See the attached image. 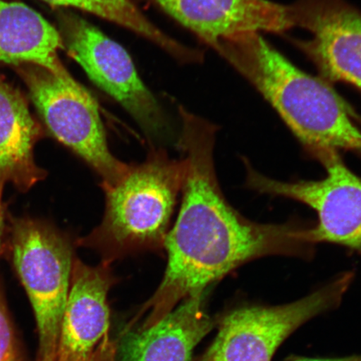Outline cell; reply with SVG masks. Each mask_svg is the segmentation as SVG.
I'll list each match as a JSON object with an SVG mask.
<instances>
[{"label":"cell","mask_w":361,"mask_h":361,"mask_svg":"<svg viewBox=\"0 0 361 361\" xmlns=\"http://www.w3.org/2000/svg\"><path fill=\"white\" fill-rule=\"evenodd\" d=\"M0 361H20L15 332L0 286Z\"/></svg>","instance_id":"obj_16"},{"label":"cell","mask_w":361,"mask_h":361,"mask_svg":"<svg viewBox=\"0 0 361 361\" xmlns=\"http://www.w3.org/2000/svg\"><path fill=\"white\" fill-rule=\"evenodd\" d=\"M173 18L216 52L247 32L282 33L293 27L290 7L269 0H142Z\"/></svg>","instance_id":"obj_10"},{"label":"cell","mask_w":361,"mask_h":361,"mask_svg":"<svg viewBox=\"0 0 361 361\" xmlns=\"http://www.w3.org/2000/svg\"><path fill=\"white\" fill-rule=\"evenodd\" d=\"M257 32L238 34L216 53L259 90L304 144L361 154L353 113L326 81L293 66Z\"/></svg>","instance_id":"obj_2"},{"label":"cell","mask_w":361,"mask_h":361,"mask_svg":"<svg viewBox=\"0 0 361 361\" xmlns=\"http://www.w3.org/2000/svg\"><path fill=\"white\" fill-rule=\"evenodd\" d=\"M13 266L34 310L39 331L36 361H56L63 314L69 295L73 245L66 234L43 221L13 219Z\"/></svg>","instance_id":"obj_4"},{"label":"cell","mask_w":361,"mask_h":361,"mask_svg":"<svg viewBox=\"0 0 361 361\" xmlns=\"http://www.w3.org/2000/svg\"><path fill=\"white\" fill-rule=\"evenodd\" d=\"M117 355V345L109 338L104 341L89 361H115Z\"/></svg>","instance_id":"obj_17"},{"label":"cell","mask_w":361,"mask_h":361,"mask_svg":"<svg viewBox=\"0 0 361 361\" xmlns=\"http://www.w3.org/2000/svg\"><path fill=\"white\" fill-rule=\"evenodd\" d=\"M4 184V183L3 182V180L0 179V251H1L4 230V214L2 205V189Z\"/></svg>","instance_id":"obj_18"},{"label":"cell","mask_w":361,"mask_h":361,"mask_svg":"<svg viewBox=\"0 0 361 361\" xmlns=\"http://www.w3.org/2000/svg\"><path fill=\"white\" fill-rule=\"evenodd\" d=\"M64 48L60 32L38 12L24 4L0 0V62L70 75L58 57Z\"/></svg>","instance_id":"obj_14"},{"label":"cell","mask_w":361,"mask_h":361,"mask_svg":"<svg viewBox=\"0 0 361 361\" xmlns=\"http://www.w3.org/2000/svg\"><path fill=\"white\" fill-rule=\"evenodd\" d=\"M183 159L152 148L141 164L105 191L106 210L100 225L78 241L111 264L126 257L165 247L171 216L185 178Z\"/></svg>","instance_id":"obj_3"},{"label":"cell","mask_w":361,"mask_h":361,"mask_svg":"<svg viewBox=\"0 0 361 361\" xmlns=\"http://www.w3.org/2000/svg\"><path fill=\"white\" fill-rule=\"evenodd\" d=\"M40 135L25 98L0 76V179L4 183L25 192L47 177L34 158Z\"/></svg>","instance_id":"obj_13"},{"label":"cell","mask_w":361,"mask_h":361,"mask_svg":"<svg viewBox=\"0 0 361 361\" xmlns=\"http://www.w3.org/2000/svg\"><path fill=\"white\" fill-rule=\"evenodd\" d=\"M293 361H361V355L350 356V357L334 360L300 359Z\"/></svg>","instance_id":"obj_19"},{"label":"cell","mask_w":361,"mask_h":361,"mask_svg":"<svg viewBox=\"0 0 361 361\" xmlns=\"http://www.w3.org/2000/svg\"><path fill=\"white\" fill-rule=\"evenodd\" d=\"M293 27L311 35L300 47L329 80L361 90V11L345 0H296Z\"/></svg>","instance_id":"obj_9"},{"label":"cell","mask_w":361,"mask_h":361,"mask_svg":"<svg viewBox=\"0 0 361 361\" xmlns=\"http://www.w3.org/2000/svg\"><path fill=\"white\" fill-rule=\"evenodd\" d=\"M353 279L346 274L304 299L275 307L248 306L221 320L215 341L196 361H271L297 328L340 305Z\"/></svg>","instance_id":"obj_6"},{"label":"cell","mask_w":361,"mask_h":361,"mask_svg":"<svg viewBox=\"0 0 361 361\" xmlns=\"http://www.w3.org/2000/svg\"><path fill=\"white\" fill-rule=\"evenodd\" d=\"M53 6L73 8L132 31L168 53L176 61L187 56L186 45L153 24L133 0H43Z\"/></svg>","instance_id":"obj_15"},{"label":"cell","mask_w":361,"mask_h":361,"mask_svg":"<svg viewBox=\"0 0 361 361\" xmlns=\"http://www.w3.org/2000/svg\"><path fill=\"white\" fill-rule=\"evenodd\" d=\"M309 152L326 169L324 179L281 182L247 166L248 188L290 198L313 209L319 219L316 227L309 228V240L313 245L332 243L361 252V178L347 168L338 151L317 148Z\"/></svg>","instance_id":"obj_7"},{"label":"cell","mask_w":361,"mask_h":361,"mask_svg":"<svg viewBox=\"0 0 361 361\" xmlns=\"http://www.w3.org/2000/svg\"><path fill=\"white\" fill-rule=\"evenodd\" d=\"M116 282L110 264L92 267L74 259L56 361H89L109 338L107 296Z\"/></svg>","instance_id":"obj_11"},{"label":"cell","mask_w":361,"mask_h":361,"mask_svg":"<svg viewBox=\"0 0 361 361\" xmlns=\"http://www.w3.org/2000/svg\"><path fill=\"white\" fill-rule=\"evenodd\" d=\"M207 292L188 297L155 326L126 334L120 361H190L214 326L205 310Z\"/></svg>","instance_id":"obj_12"},{"label":"cell","mask_w":361,"mask_h":361,"mask_svg":"<svg viewBox=\"0 0 361 361\" xmlns=\"http://www.w3.org/2000/svg\"><path fill=\"white\" fill-rule=\"evenodd\" d=\"M59 22L64 47L92 82L125 108L146 133L154 137L165 134L164 112L128 52L79 16L61 13Z\"/></svg>","instance_id":"obj_8"},{"label":"cell","mask_w":361,"mask_h":361,"mask_svg":"<svg viewBox=\"0 0 361 361\" xmlns=\"http://www.w3.org/2000/svg\"><path fill=\"white\" fill-rule=\"evenodd\" d=\"M185 178L183 204L165 248L168 266L157 291L138 316L147 313L140 329L155 326L179 302L207 291L247 262L269 255L307 256L313 243L309 228L295 224H264L245 218L226 200L216 178V126L179 107Z\"/></svg>","instance_id":"obj_1"},{"label":"cell","mask_w":361,"mask_h":361,"mask_svg":"<svg viewBox=\"0 0 361 361\" xmlns=\"http://www.w3.org/2000/svg\"><path fill=\"white\" fill-rule=\"evenodd\" d=\"M31 98L49 132L102 178L104 191L116 186L130 166L117 159L108 146L98 105L71 75H57L29 66L21 70Z\"/></svg>","instance_id":"obj_5"}]
</instances>
